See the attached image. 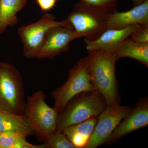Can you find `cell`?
I'll return each mask as SVG.
<instances>
[{
  "label": "cell",
  "mask_w": 148,
  "mask_h": 148,
  "mask_svg": "<svg viewBox=\"0 0 148 148\" xmlns=\"http://www.w3.org/2000/svg\"><path fill=\"white\" fill-rule=\"evenodd\" d=\"M148 24V1L134 6L130 10L114 12L109 15L108 29H124L134 25Z\"/></svg>",
  "instance_id": "cell-12"
},
{
  "label": "cell",
  "mask_w": 148,
  "mask_h": 148,
  "mask_svg": "<svg viewBox=\"0 0 148 148\" xmlns=\"http://www.w3.org/2000/svg\"><path fill=\"white\" fill-rule=\"evenodd\" d=\"M89 53L86 60L90 80L95 90L103 95L107 105L119 103L115 56L113 53L102 50Z\"/></svg>",
  "instance_id": "cell-1"
},
{
  "label": "cell",
  "mask_w": 148,
  "mask_h": 148,
  "mask_svg": "<svg viewBox=\"0 0 148 148\" xmlns=\"http://www.w3.org/2000/svg\"><path fill=\"white\" fill-rule=\"evenodd\" d=\"M46 95L38 90L29 95L25 104L24 115L38 141L45 143L57 130L58 113L46 102Z\"/></svg>",
  "instance_id": "cell-2"
},
{
  "label": "cell",
  "mask_w": 148,
  "mask_h": 148,
  "mask_svg": "<svg viewBox=\"0 0 148 148\" xmlns=\"http://www.w3.org/2000/svg\"><path fill=\"white\" fill-rule=\"evenodd\" d=\"M134 3V6L138 5L141 4L148 0H132Z\"/></svg>",
  "instance_id": "cell-22"
},
{
  "label": "cell",
  "mask_w": 148,
  "mask_h": 148,
  "mask_svg": "<svg viewBox=\"0 0 148 148\" xmlns=\"http://www.w3.org/2000/svg\"><path fill=\"white\" fill-rule=\"evenodd\" d=\"M27 137L10 131L0 132V148H21Z\"/></svg>",
  "instance_id": "cell-17"
},
{
  "label": "cell",
  "mask_w": 148,
  "mask_h": 148,
  "mask_svg": "<svg viewBox=\"0 0 148 148\" xmlns=\"http://www.w3.org/2000/svg\"><path fill=\"white\" fill-rule=\"evenodd\" d=\"M79 38L76 32L67 27L62 26L53 27L48 32L36 58H53L69 50L70 42Z\"/></svg>",
  "instance_id": "cell-9"
},
{
  "label": "cell",
  "mask_w": 148,
  "mask_h": 148,
  "mask_svg": "<svg viewBox=\"0 0 148 148\" xmlns=\"http://www.w3.org/2000/svg\"><path fill=\"white\" fill-rule=\"evenodd\" d=\"M27 3V0H0V35L17 24V14Z\"/></svg>",
  "instance_id": "cell-15"
},
{
  "label": "cell",
  "mask_w": 148,
  "mask_h": 148,
  "mask_svg": "<svg viewBox=\"0 0 148 148\" xmlns=\"http://www.w3.org/2000/svg\"><path fill=\"white\" fill-rule=\"evenodd\" d=\"M106 100L97 90L82 92L75 96L58 113L57 130L98 116L107 106Z\"/></svg>",
  "instance_id": "cell-3"
},
{
  "label": "cell",
  "mask_w": 148,
  "mask_h": 148,
  "mask_svg": "<svg viewBox=\"0 0 148 148\" xmlns=\"http://www.w3.org/2000/svg\"><path fill=\"white\" fill-rule=\"evenodd\" d=\"M46 148H74L73 144L63 132L56 131L49 136L45 143Z\"/></svg>",
  "instance_id": "cell-18"
},
{
  "label": "cell",
  "mask_w": 148,
  "mask_h": 148,
  "mask_svg": "<svg viewBox=\"0 0 148 148\" xmlns=\"http://www.w3.org/2000/svg\"><path fill=\"white\" fill-rule=\"evenodd\" d=\"M36 1L41 10L46 12L54 8L58 0H36Z\"/></svg>",
  "instance_id": "cell-21"
},
{
  "label": "cell",
  "mask_w": 148,
  "mask_h": 148,
  "mask_svg": "<svg viewBox=\"0 0 148 148\" xmlns=\"http://www.w3.org/2000/svg\"><path fill=\"white\" fill-rule=\"evenodd\" d=\"M110 14L80 1L66 19L79 38L93 40L108 29Z\"/></svg>",
  "instance_id": "cell-5"
},
{
  "label": "cell",
  "mask_w": 148,
  "mask_h": 148,
  "mask_svg": "<svg viewBox=\"0 0 148 148\" xmlns=\"http://www.w3.org/2000/svg\"><path fill=\"white\" fill-rule=\"evenodd\" d=\"M118 0H80V2L107 13L116 11Z\"/></svg>",
  "instance_id": "cell-19"
},
{
  "label": "cell",
  "mask_w": 148,
  "mask_h": 148,
  "mask_svg": "<svg viewBox=\"0 0 148 148\" xmlns=\"http://www.w3.org/2000/svg\"><path fill=\"white\" fill-rule=\"evenodd\" d=\"M5 131L16 132L27 137L34 133L24 115L0 110V132Z\"/></svg>",
  "instance_id": "cell-16"
},
{
  "label": "cell",
  "mask_w": 148,
  "mask_h": 148,
  "mask_svg": "<svg viewBox=\"0 0 148 148\" xmlns=\"http://www.w3.org/2000/svg\"><path fill=\"white\" fill-rule=\"evenodd\" d=\"M95 90L91 83L85 57L81 58L69 71V77L60 87L51 92L54 108L59 113L76 95Z\"/></svg>",
  "instance_id": "cell-6"
},
{
  "label": "cell",
  "mask_w": 148,
  "mask_h": 148,
  "mask_svg": "<svg viewBox=\"0 0 148 148\" xmlns=\"http://www.w3.org/2000/svg\"><path fill=\"white\" fill-rule=\"evenodd\" d=\"M113 53L117 60L125 57L132 58L148 67V43L137 42L128 38Z\"/></svg>",
  "instance_id": "cell-14"
},
{
  "label": "cell",
  "mask_w": 148,
  "mask_h": 148,
  "mask_svg": "<svg viewBox=\"0 0 148 148\" xmlns=\"http://www.w3.org/2000/svg\"><path fill=\"white\" fill-rule=\"evenodd\" d=\"M139 26L132 25L122 29H108L96 39L90 40L85 39L86 50L88 52L102 50L113 53Z\"/></svg>",
  "instance_id": "cell-11"
},
{
  "label": "cell",
  "mask_w": 148,
  "mask_h": 148,
  "mask_svg": "<svg viewBox=\"0 0 148 148\" xmlns=\"http://www.w3.org/2000/svg\"><path fill=\"white\" fill-rule=\"evenodd\" d=\"M129 38L137 42L148 43V24L140 25Z\"/></svg>",
  "instance_id": "cell-20"
},
{
  "label": "cell",
  "mask_w": 148,
  "mask_h": 148,
  "mask_svg": "<svg viewBox=\"0 0 148 148\" xmlns=\"http://www.w3.org/2000/svg\"><path fill=\"white\" fill-rule=\"evenodd\" d=\"M25 104L21 74L12 64L0 62V110L24 115Z\"/></svg>",
  "instance_id": "cell-4"
},
{
  "label": "cell",
  "mask_w": 148,
  "mask_h": 148,
  "mask_svg": "<svg viewBox=\"0 0 148 148\" xmlns=\"http://www.w3.org/2000/svg\"><path fill=\"white\" fill-rule=\"evenodd\" d=\"M59 26L73 30L67 19L56 21L55 16L48 13L45 14L34 23L19 28L18 33L23 45L24 56L28 58H36L48 32L53 27Z\"/></svg>",
  "instance_id": "cell-7"
},
{
  "label": "cell",
  "mask_w": 148,
  "mask_h": 148,
  "mask_svg": "<svg viewBox=\"0 0 148 148\" xmlns=\"http://www.w3.org/2000/svg\"><path fill=\"white\" fill-rule=\"evenodd\" d=\"M131 110L119 103L107 105L98 116L93 132L84 148H97L106 143L120 122Z\"/></svg>",
  "instance_id": "cell-8"
},
{
  "label": "cell",
  "mask_w": 148,
  "mask_h": 148,
  "mask_svg": "<svg viewBox=\"0 0 148 148\" xmlns=\"http://www.w3.org/2000/svg\"><path fill=\"white\" fill-rule=\"evenodd\" d=\"M98 116L70 125L63 130L64 135L75 148H84L94 130Z\"/></svg>",
  "instance_id": "cell-13"
},
{
  "label": "cell",
  "mask_w": 148,
  "mask_h": 148,
  "mask_svg": "<svg viewBox=\"0 0 148 148\" xmlns=\"http://www.w3.org/2000/svg\"><path fill=\"white\" fill-rule=\"evenodd\" d=\"M148 125L147 98L143 99L131 110L111 134L106 143L114 142Z\"/></svg>",
  "instance_id": "cell-10"
}]
</instances>
